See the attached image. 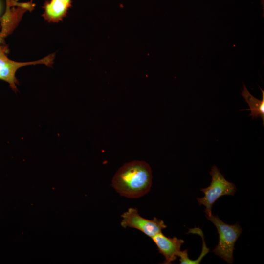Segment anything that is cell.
Masks as SVG:
<instances>
[{
  "mask_svg": "<svg viewBox=\"0 0 264 264\" xmlns=\"http://www.w3.org/2000/svg\"><path fill=\"white\" fill-rule=\"evenodd\" d=\"M152 170L145 161L134 160L123 165L116 172L111 185L121 196L139 198L150 191Z\"/></svg>",
  "mask_w": 264,
  "mask_h": 264,
  "instance_id": "6da1fadb",
  "label": "cell"
},
{
  "mask_svg": "<svg viewBox=\"0 0 264 264\" xmlns=\"http://www.w3.org/2000/svg\"><path fill=\"white\" fill-rule=\"evenodd\" d=\"M216 226L219 234V242L212 252L228 264L233 262V252L236 241L242 232L240 225L226 224L217 215L207 217Z\"/></svg>",
  "mask_w": 264,
  "mask_h": 264,
  "instance_id": "7a4b0ae2",
  "label": "cell"
},
{
  "mask_svg": "<svg viewBox=\"0 0 264 264\" xmlns=\"http://www.w3.org/2000/svg\"><path fill=\"white\" fill-rule=\"evenodd\" d=\"M210 174L212 178L210 185L200 189L204 194L203 197L197 198L199 204L205 207L204 212L206 217L212 215V206L220 197L233 196L236 190L235 184L227 181L216 165L212 166Z\"/></svg>",
  "mask_w": 264,
  "mask_h": 264,
  "instance_id": "3957f363",
  "label": "cell"
},
{
  "mask_svg": "<svg viewBox=\"0 0 264 264\" xmlns=\"http://www.w3.org/2000/svg\"><path fill=\"white\" fill-rule=\"evenodd\" d=\"M121 217L122 219L120 224L123 227L136 229L150 238L162 232L167 227L164 221L156 217L152 220L142 217L136 208H129Z\"/></svg>",
  "mask_w": 264,
  "mask_h": 264,
  "instance_id": "277c9868",
  "label": "cell"
},
{
  "mask_svg": "<svg viewBox=\"0 0 264 264\" xmlns=\"http://www.w3.org/2000/svg\"><path fill=\"white\" fill-rule=\"evenodd\" d=\"M6 50L5 47L3 48L0 46V80L8 83L14 91L17 90L16 84L18 82L15 74L20 68L37 64H44L50 66L53 64L55 57V54L52 53L38 60L20 62L9 59L6 55Z\"/></svg>",
  "mask_w": 264,
  "mask_h": 264,
  "instance_id": "5b68a950",
  "label": "cell"
},
{
  "mask_svg": "<svg viewBox=\"0 0 264 264\" xmlns=\"http://www.w3.org/2000/svg\"><path fill=\"white\" fill-rule=\"evenodd\" d=\"M156 245L158 252L165 258L163 264H170L176 260L181 252V246L184 243L183 240L176 237L169 238L162 232L151 238Z\"/></svg>",
  "mask_w": 264,
  "mask_h": 264,
  "instance_id": "8992f818",
  "label": "cell"
},
{
  "mask_svg": "<svg viewBox=\"0 0 264 264\" xmlns=\"http://www.w3.org/2000/svg\"><path fill=\"white\" fill-rule=\"evenodd\" d=\"M72 0H50L43 6V16L49 22H57L65 17L71 5Z\"/></svg>",
  "mask_w": 264,
  "mask_h": 264,
  "instance_id": "52a82bcc",
  "label": "cell"
},
{
  "mask_svg": "<svg viewBox=\"0 0 264 264\" xmlns=\"http://www.w3.org/2000/svg\"><path fill=\"white\" fill-rule=\"evenodd\" d=\"M261 91L262 97L261 100H258L252 95H251L247 90L246 87L243 84V89L242 90V95L244 98L245 101L248 103L250 109L245 110H249L251 113L249 114L252 118L260 117L263 120V125L264 124V91L259 87Z\"/></svg>",
  "mask_w": 264,
  "mask_h": 264,
  "instance_id": "ba28073f",
  "label": "cell"
},
{
  "mask_svg": "<svg viewBox=\"0 0 264 264\" xmlns=\"http://www.w3.org/2000/svg\"><path fill=\"white\" fill-rule=\"evenodd\" d=\"M0 25H1V18H0ZM0 44L1 43H0Z\"/></svg>",
  "mask_w": 264,
  "mask_h": 264,
  "instance_id": "9c48e42d",
  "label": "cell"
},
{
  "mask_svg": "<svg viewBox=\"0 0 264 264\" xmlns=\"http://www.w3.org/2000/svg\"></svg>",
  "mask_w": 264,
  "mask_h": 264,
  "instance_id": "30bf717a",
  "label": "cell"
}]
</instances>
